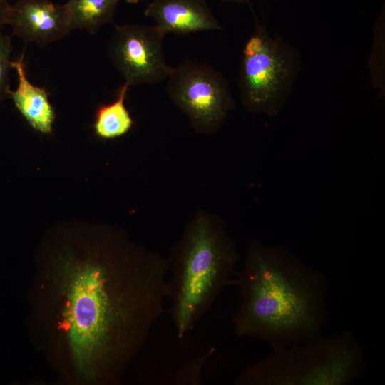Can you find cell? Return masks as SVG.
Returning a JSON list of instances; mask_svg holds the SVG:
<instances>
[{
  "label": "cell",
  "instance_id": "1",
  "mask_svg": "<svg viewBox=\"0 0 385 385\" xmlns=\"http://www.w3.org/2000/svg\"><path fill=\"white\" fill-rule=\"evenodd\" d=\"M56 244L33 291L46 343L73 381L115 384L164 313L168 262L107 230Z\"/></svg>",
  "mask_w": 385,
  "mask_h": 385
},
{
  "label": "cell",
  "instance_id": "2",
  "mask_svg": "<svg viewBox=\"0 0 385 385\" xmlns=\"http://www.w3.org/2000/svg\"><path fill=\"white\" fill-rule=\"evenodd\" d=\"M235 285L241 295L232 318L238 337L258 339L275 350L322 336L327 279L287 249L253 242Z\"/></svg>",
  "mask_w": 385,
  "mask_h": 385
},
{
  "label": "cell",
  "instance_id": "3",
  "mask_svg": "<svg viewBox=\"0 0 385 385\" xmlns=\"http://www.w3.org/2000/svg\"><path fill=\"white\" fill-rule=\"evenodd\" d=\"M237 259L222 224L202 216L190 225L168 261L165 284L178 337L194 328L226 287L235 285Z\"/></svg>",
  "mask_w": 385,
  "mask_h": 385
},
{
  "label": "cell",
  "instance_id": "4",
  "mask_svg": "<svg viewBox=\"0 0 385 385\" xmlns=\"http://www.w3.org/2000/svg\"><path fill=\"white\" fill-rule=\"evenodd\" d=\"M362 346L350 331L272 350L247 366L237 385H348L366 371Z\"/></svg>",
  "mask_w": 385,
  "mask_h": 385
},
{
  "label": "cell",
  "instance_id": "5",
  "mask_svg": "<svg viewBox=\"0 0 385 385\" xmlns=\"http://www.w3.org/2000/svg\"><path fill=\"white\" fill-rule=\"evenodd\" d=\"M254 29L242 49L238 87L251 112L277 114L286 103L299 73L297 49L272 34L252 9Z\"/></svg>",
  "mask_w": 385,
  "mask_h": 385
},
{
  "label": "cell",
  "instance_id": "6",
  "mask_svg": "<svg viewBox=\"0 0 385 385\" xmlns=\"http://www.w3.org/2000/svg\"><path fill=\"white\" fill-rule=\"evenodd\" d=\"M167 80L168 96L197 130H215L234 107L227 79L209 64L186 60Z\"/></svg>",
  "mask_w": 385,
  "mask_h": 385
},
{
  "label": "cell",
  "instance_id": "7",
  "mask_svg": "<svg viewBox=\"0 0 385 385\" xmlns=\"http://www.w3.org/2000/svg\"><path fill=\"white\" fill-rule=\"evenodd\" d=\"M165 34L156 25H116L108 46L111 61L130 86L155 84L168 77L172 66L165 58Z\"/></svg>",
  "mask_w": 385,
  "mask_h": 385
},
{
  "label": "cell",
  "instance_id": "8",
  "mask_svg": "<svg viewBox=\"0 0 385 385\" xmlns=\"http://www.w3.org/2000/svg\"><path fill=\"white\" fill-rule=\"evenodd\" d=\"M9 26L11 35L24 43L43 47L73 31L64 4L50 0H17L11 4Z\"/></svg>",
  "mask_w": 385,
  "mask_h": 385
},
{
  "label": "cell",
  "instance_id": "9",
  "mask_svg": "<svg viewBox=\"0 0 385 385\" xmlns=\"http://www.w3.org/2000/svg\"><path fill=\"white\" fill-rule=\"evenodd\" d=\"M144 15L152 18L165 34L222 29L206 0H152Z\"/></svg>",
  "mask_w": 385,
  "mask_h": 385
},
{
  "label": "cell",
  "instance_id": "10",
  "mask_svg": "<svg viewBox=\"0 0 385 385\" xmlns=\"http://www.w3.org/2000/svg\"><path fill=\"white\" fill-rule=\"evenodd\" d=\"M12 68L17 76V86L11 90L9 98L36 131L43 135H51L56 120V112L43 87L31 83L27 76L24 61V52L15 61Z\"/></svg>",
  "mask_w": 385,
  "mask_h": 385
},
{
  "label": "cell",
  "instance_id": "11",
  "mask_svg": "<svg viewBox=\"0 0 385 385\" xmlns=\"http://www.w3.org/2000/svg\"><path fill=\"white\" fill-rule=\"evenodd\" d=\"M119 0H68L65 4L73 30L95 34L112 22Z\"/></svg>",
  "mask_w": 385,
  "mask_h": 385
},
{
  "label": "cell",
  "instance_id": "12",
  "mask_svg": "<svg viewBox=\"0 0 385 385\" xmlns=\"http://www.w3.org/2000/svg\"><path fill=\"white\" fill-rule=\"evenodd\" d=\"M129 87L128 83H124L114 101L101 106L97 109L93 130L98 137L103 139L119 138L132 128L133 121L125 105Z\"/></svg>",
  "mask_w": 385,
  "mask_h": 385
},
{
  "label": "cell",
  "instance_id": "13",
  "mask_svg": "<svg viewBox=\"0 0 385 385\" xmlns=\"http://www.w3.org/2000/svg\"><path fill=\"white\" fill-rule=\"evenodd\" d=\"M12 51L11 36L0 31V103L6 98H9L11 90L10 72L13 69Z\"/></svg>",
  "mask_w": 385,
  "mask_h": 385
},
{
  "label": "cell",
  "instance_id": "14",
  "mask_svg": "<svg viewBox=\"0 0 385 385\" xmlns=\"http://www.w3.org/2000/svg\"><path fill=\"white\" fill-rule=\"evenodd\" d=\"M209 355H202L200 359H197L190 362L188 365L184 367V369L180 372V376L178 381L185 382V384H192L191 376L194 380V382H197L200 381V374L201 368L205 361L206 356Z\"/></svg>",
  "mask_w": 385,
  "mask_h": 385
},
{
  "label": "cell",
  "instance_id": "15",
  "mask_svg": "<svg viewBox=\"0 0 385 385\" xmlns=\"http://www.w3.org/2000/svg\"><path fill=\"white\" fill-rule=\"evenodd\" d=\"M11 4L9 0H0V31L9 24Z\"/></svg>",
  "mask_w": 385,
  "mask_h": 385
},
{
  "label": "cell",
  "instance_id": "16",
  "mask_svg": "<svg viewBox=\"0 0 385 385\" xmlns=\"http://www.w3.org/2000/svg\"><path fill=\"white\" fill-rule=\"evenodd\" d=\"M228 3L250 4L252 0H220Z\"/></svg>",
  "mask_w": 385,
  "mask_h": 385
},
{
  "label": "cell",
  "instance_id": "17",
  "mask_svg": "<svg viewBox=\"0 0 385 385\" xmlns=\"http://www.w3.org/2000/svg\"><path fill=\"white\" fill-rule=\"evenodd\" d=\"M128 4H137L139 0H125Z\"/></svg>",
  "mask_w": 385,
  "mask_h": 385
}]
</instances>
